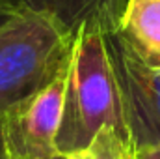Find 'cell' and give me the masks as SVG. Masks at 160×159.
I'll use <instances>...</instances> for the list:
<instances>
[{
    "mask_svg": "<svg viewBox=\"0 0 160 159\" xmlns=\"http://www.w3.org/2000/svg\"><path fill=\"white\" fill-rule=\"evenodd\" d=\"M134 152L160 146V71L149 69L127 45L119 28L102 32Z\"/></svg>",
    "mask_w": 160,
    "mask_h": 159,
    "instance_id": "4",
    "label": "cell"
},
{
    "mask_svg": "<svg viewBox=\"0 0 160 159\" xmlns=\"http://www.w3.org/2000/svg\"><path fill=\"white\" fill-rule=\"evenodd\" d=\"M119 32L149 69L160 71V0H128Z\"/></svg>",
    "mask_w": 160,
    "mask_h": 159,
    "instance_id": "6",
    "label": "cell"
},
{
    "mask_svg": "<svg viewBox=\"0 0 160 159\" xmlns=\"http://www.w3.org/2000/svg\"><path fill=\"white\" fill-rule=\"evenodd\" d=\"M65 159H91V152H89V148L88 150H82V152H75V154H71V156H63Z\"/></svg>",
    "mask_w": 160,
    "mask_h": 159,
    "instance_id": "10",
    "label": "cell"
},
{
    "mask_svg": "<svg viewBox=\"0 0 160 159\" xmlns=\"http://www.w3.org/2000/svg\"><path fill=\"white\" fill-rule=\"evenodd\" d=\"M0 159H8L6 152H4V144H2V135H0Z\"/></svg>",
    "mask_w": 160,
    "mask_h": 159,
    "instance_id": "11",
    "label": "cell"
},
{
    "mask_svg": "<svg viewBox=\"0 0 160 159\" xmlns=\"http://www.w3.org/2000/svg\"><path fill=\"white\" fill-rule=\"evenodd\" d=\"M91 159H134V148L125 144L112 127H104L97 133L91 146Z\"/></svg>",
    "mask_w": 160,
    "mask_h": 159,
    "instance_id": "7",
    "label": "cell"
},
{
    "mask_svg": "<svg viewBox=\"0 0 160 159\" xmlns=\"http://www.w3.org/2000/svg\"><path fill=\"white\" fill-rule=\"evenodd\" d=\"M104 127H112L125 144L134 148L125 123L102 30L82 26L75 36L73 54L67 66L63 114L56 139L58 152L71 156L88 150Z\"/></svg>",
    "mask_w": 160,
    "mask_h": 159,
    "instance_id": "1",
    "label": "cell"
},
{
    "mask_svg": "<svg viewBox=\"0 0 160 159\" xmlns=\"http://www.w3.org/2000/svg\"><path fill=\"white\" fill-rule=\"evenodd\" d=\"M75 36L34 11H17L0 28V112L45 88L67 68Z\"/></svg>",
    "mask_w": 160,
    "mask_h": 159,
    "instance_id": "2",
    "label": "cell"
},
{
    "mask_svg": "<svg viewBox=\"0 0 160 159\" xmlns=\"http://www.w3.org/2000/svg\"><path fill=\"white\" fill-rule=\"evenodd\" d=\"M69 66V64H67ZM67 68L45 88L0 112V135L8 159H54L63 114Z\"/></svg>",
    "mask_w": 160,
    "mask_h": 159,
    "instance_id": "3",
    "label": "cell"
},
{
    "mask_svg": "<svg viewBox=\"0 0 160 159\" xmlns=\"http://www.w3.org/2000/svg\"><path fill=\"white\" fill-rule=\"evenodd\" d=\"M54 159H65V157L63 156H58V157H54Z\"/></svg>",
    "mask_w": 160,
    "mask_h": 159,
    "instance_id": "12",
    "label": "cell"
},
{
    "mask_svg": "<svg viewBox=\"0 0 160 159\" xmlns=\"http://www.w3.org/2000/svg\"><path fill=\"white\" fill-rule=\"evenodd\" d=\"M128 0H9L17 11L47 15L77 34L82 26H97L102 32L118 30Z\"/></svg>",
    "mask_w": 160,
    "mask_h": 159,
    "instance_id": "5",
    "label": "cell"
},
{
    "mask_svg": "<svg viewBox=\"0 0 160 159\" xmlns=\"http://www.w3.org/2000/svg\"><path fill=\"white\" fill-rule=\"evenodd\" d=\"M17 13V9L9 4V0H0V28Z\"/></svg>",
    "mask_w": 160,
    "mask_h": 159,
    "instance_id": "8",
    "label": "cell"
},
{
    "mask_svg": "<svg viewBox=\"0 0 160 159\" xmlns=\"http://www.w3.org/2000/svg\"><path fill=\"white\" fill-rule=\"evenodd\" d=\"M134 159H160V146L157 148H147V150H140L134 154Z\"/></svg>",
    "mask_w": 160,
    "mask_h": 159,
    "instance_id": "9",
    "label": "cell"
}]
</instances>
